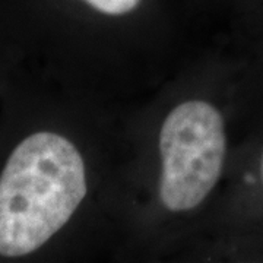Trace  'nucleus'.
<instances>
[{"mask_svg":"<svg viewBox=\"0 0 263 263\" xmlns=\"http://www.w3.org/2000/svg\"><path fill=\"white\" fill-rule=\"evenodd\" d=\"M86 195L84 160L66 138L38 132L19 143L0 176V254L32 253Z\"/></svg>","mask_w":263,"mask_h":263,"instance_id":"nucleus-1","label":"nucleus"},{"mask_svg":"<svg viewBox=\"0 0 263 263\" xmlns=\"http://www.w3.org/2000/svg\"><path fill=\"white\" fill-rule=\"evenodd\" d=\"M221 113L205 101H186L165 117L160 133L161 202L168 211L196 208L215 187L226 160Z\"/></svg>","mask_w":263,"mask_h":263,"instance_id":"nucleus-2","label":"nucleus"},{"mask_svg":"<svg viewBox=\"0 0 263 263\" xmlns=\"http://www.w3.org/2000/svg\"><path fill=\"white\" fill-rule=\"evenodd\" d=\"M89 6H92L95 10L111 15V16H119V15H126L133 9L138 8L141 0H84Z\"/></svg>","mask_w":263,"mask_h":263,"instance_id":"nucleus-3","label":"nucleus"},{"mask_svg":"<svg viewBox=\"0 0 263 263\" xmlns=\"http://www.w3.org/2000/svg\"><path fill=\"white\" fill-rule=\"evenodd\" d=\"M262 176H263V157H262Z\"/></svg>","mask_w":263,"mask_h":263,"instance_id":"nucleus-4","label":"nucleus"}]
</instances>
